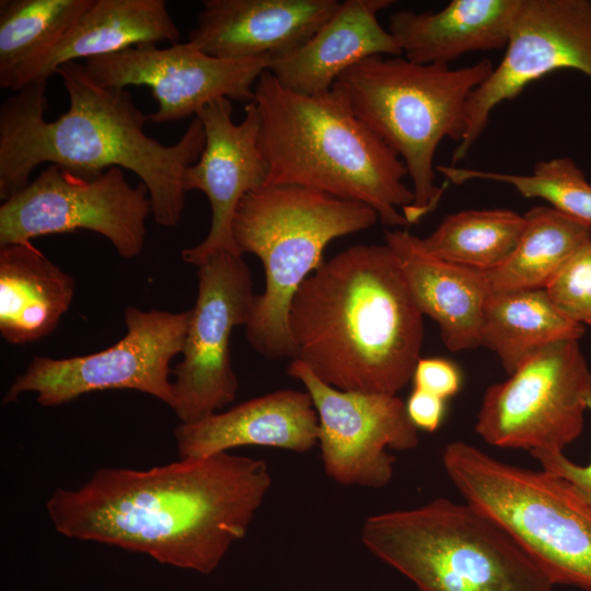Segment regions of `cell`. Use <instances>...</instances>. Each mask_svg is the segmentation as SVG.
<instances>
[{"mask_svg":"<svg viewBox=\"0 0 591 591\" xmlns=\"http://www.w3.org/2000/svg\"><path fill=\"white\" fill-rule=\"evenodd\" d=\"M271 483L264 460L221 452L142 471L103 467L76 489L57 488L46 509L67 537L210 573L245 536Z\"/></svg>","mask_w":591,"mask_h":591,"instance_id":"cell-1","label":"cell"},{"mask_svg":"<svg viewBox=\"0 0 591 591\" xmlns=\"http://www.w3.org/2000/svg\"><path fill=\"white\" fill-rule=\"evenodd\" d=\"M58 74L69 108L54 121L45 119L47 81L16 91L0 107V198L5 200L30 183L43 163L94 177L111 167L136 174L149 192L159 225L176 227L185 205L183 174L205 147L197 116L178 141L163 144L144 132L148 120L127 89L95 81L84 63L60 66Z\"/></svg>","mask_w":591,"mask_h":591,"instance_id":"cell-2","label":"cell"},{"mask_svg":"<svg viewBox=\"0 0 591 591\" xmlns=\"http://www.w3.org/2000/svg\"><path fill=\"white\" fill-rule=\"evenodd\" d=\"M422 316L394 252L386 244H358L304 280L288 327L296 359L323 382L396 395L420 358Z\"/></svg>","mask_w":591,"mask_h":591,"instance_id":"cell-3","label":"cell"},{"mask_svg":"<svg viewBox=\"0 0 591 591\" xmlns=\"http://www.w3.org/2000/svg\"><path fill=\"white\" fill-rule=\"evenodd\" d=\"M266 185H296L366 204L382 224L408 225L398 211L414 194L401 158L354 113L338 89L303 95L268 71L255 84Z\"/></svg>","mask_w":591,"mask_h":591,"instance_id":"cell-4","label":"cell"},{"mask_svg":"<svg viewBox=\"0 0 591 591\" xmlns=\"http://www.w3.org/2000/svg\"><path fill=\"white\" fill-rule=\"evenodd\" d=\"M494 69L489 59L451 69L403 56L375 55L343 72L334 83L356 116L404 162L414 200L402 213L416 224L439 205L448 181L434 184V155L449 138L466 132L467 104Z\"/></svg>","mask_w":591,"mask_h":591,"instance_id":"cell-5","label":"cell"},{"mask_svg":"<svg viewBox=\"0 0 591 591\" xmlns=\"http://www.w3.org/2000/svg\"><path fill=\"white\" fill-rule=\"evenodd\" d=\"M379 216L366 204L296 185H265L241 200L233 220L235 244L256 255L265 290L256 296L245 325L251 347L268 359H296L288 327L292 299L323 263L334 239L374 225Z\"/></svg>","mask_w":591,"mask_h":591,"instance_id":"cell-6","label":"cell"},{"mask_svg":"<svg viewBox=\"0 0 591 591\" xmlns=\"http://www.w3.org/2000/svg\"><path fill=\"white\" fill-rule=\"evenodd\" d=\"M361 542L420 591H553L554 584L497 522L465 502L436 498L369 517Z\"/></svg>","mask_w":591,"mask_h":591,"instance_id":"cell-7","label":"cell"},{"mask_svg":"<svg viewBox=\"0 0 591 591\" xmlns=\"http://www.w3.org/2000/svg\"><path fill=\"white\" fill-rule=\"evenodd\" d=\"M442 465L464 501L503 528L554 586L591 591V503L569 482L464 441L445 445Z\"/></svg>","mask_w":591,"mask_h":591,"instance_id":"cell-8","label":"cell"},{"mask_svg":"<svg viewBox=\"0 0 591 591\" xmlns=\"http://www.w3.org/2000/svg\"><path fill=\"white\" fill-rule=\"evenodd\" d=\"M150 212L147 187L141 182L131 186L120 167L84 177L48 164L0 206V246L83 229L102 234L121 257L132 258L143 250Z\"/></svg>","mask_w":591,"mask_h":591,"instance_id":"cell-9","label":"cell"},{"mask_svg":"<svg viewBox=\"0 0 591 591\" xmlns=\"http://www.w3.org/2000/svg\"><path fill=\"white\" fill-rule=\"evenodd\" d=\"M590 376L578 339L552 344L487 389L475 431L497 448L564 452L583 429Z\"/></svg>","mask_w":591,"mask_h":591,"instance_id":"cell-10","label":"cell"},{"mask_svg":"<svg viewBox=\"0 0 591 591\" xmlns=\"http://www.w3.org/2000/svg\"><path fill=\"white\" fill-rule=\"evenodd\" d=\"M192 311H125L126 335L92 355L65 359L36 356L7 391L10 404L26 392L43 406H58L95 391L129 389L173 402L170 362L182 354Z\"/></svg>","mask_w":591,"mask_h":591,"instance_id":"cell-11","label":"cell"},{"mask_svg":"<svg viewBox=\"0 0 591 591\" xmlns=\"http://www.w3.org/2000/svg\"><path fill=\"white\" fill-rule=\"evenodd\" d=\"M198 293L186 333L183 360L173 370L171 408L181 424L199 421L234 401L237 379L229 340L246 325L256 296L242 255L220 252L197 266Z\"/></svg>","mask_w":591,"mask_h":591,"instance_id":"cell-12","label":"cell"},{"mask_svg":"<svg viewBox=\"0 0 591 591\" xmlns=\"http://www.w3.org/2000/svg\"><path fill=\"white\" fill-rule=\"evenodd\" d=\"M287 372L303 384L313 402L326 475L344 486H386L395 464L386 449L407 451L419 444L418 430L402 398L338 390L298 359H292Z\"/></svg>","mask_w":591,"mask_h":591,"instance_id":"cell-13","label":"cell"},{"mask_svg":"<svg viewBox=\"0 0 591 591\" xmlns=\"http://www.w3.org/2000/svg\"><path fill=\"white\" fill-rule=\"evenodd\" d=\"M559 69L591 78V1L520 0L501 61L470 97L466 132L452 162L466 157L497 105Z\"/></svg>","mask_w":591,"mask_h":591,"instance_id":"cell-14","label":"cell"},{"mask_svg":"<svg viewBox=\"0 0 591 591\" xmlns=\"http://www.w3.org/2000/svg\"><path fill=\"white\" fill-rule=\"evenodd\" d=\"M269 57L224 59L210 56L186 43L130 47L85 60L89 74L99 83L117 89L146 85L158 103L148 116L154 124L185 119L210 102L227 97L248 104L255 84L268 70Z\"/></svg>","mask_w":591,"mask_h":591,"instance_id":"cell-15","label":"cell"},{"mask_svg":"<svg viewBox=\"0 0 591 591\" xmlns=\"http://www.w3.org/2000/svg\"><path fill=\"white\" fill-rule=\"evenodd\" d=\"M232 103L217 99L196 116L205 131L198 160L186 167L183 188L202 192L211 207V225L197 245L182 252L184 262L196 267L220 252L241 254L233 237V220L243 197L266 185L267 164L259 147V113L253 101L245 105L243 120H232Z\"/></svg>","mask_w":591,"mask_h":591,"instance_id":"cell-16","label":"cell"},{"mask_svg":"<svg viewBox=\"0 0 591 591\" xmlns=\"http://www.w3.org/2000/svg\"><path fill=\"white\" fill-rule=\"evenodd\" d=\"M337 0H205L187 42L224 59L285 56L336 11Z\"/></svg>","mask_w":591,"mask_h":591,"instance_id":"cell-17","label":"cell"},{"mask_svg":"<svg viewBox=\"0 0 591 591\" xmlns=\"http://www.w3.org/2000/svg\"><path fill=\"white\" fill-rule=\"evenodd\" d=\"M174 436L179 459L248 445L305 453L317 444L318 418L306 391L283 389L199 421L181 424Z\"/></svg>","mask_w":591,"mask_h":591,"instance_id":"cell-18","label":"cell"},{"mask_svg":"<svg viewBox=\"0 0 591 591\" xmlns=\"http://www.w3.org/2000/svg\"><path fill=\"white\" fill-rule=\"evenodd\" d=\"M393 0H346L299 48L271 60L268 71L286 89L303 95L329 91L354 65L375 56H403L378 13Z\"/></svg>","mask_w":591,"mask_h":591,"instance_id":"cell-19","label":"cell"},{"mask_svg":"<svg viewBox=\"0 0 591 591\" xmlns=\"http://www.w3.org/2000/svg\"><path fill=\"white\" fill-rule=\"evenodd\" d=\"M181 33L164 0H91L63 36L44 55L24 67L9 89L24 86L56 74L78 59L116 54L130 47L179 43Z\"/></svg>","mask_w":591,"mask_h":591,"instance_id":"cell-20","label":"cell"},{"mask_svg":"<svg viewBox=\"0 0 591 591\" xmlns=\"http://www.w3.org/2000/svg\"><path fill=\"white\" fill-rule=\"evenodd\" d=\"M384 237L418 310L438 324L444 346L453 352L480 347L484 309L491 293L484 273L426 253L418 236L406 230H386Z\"/></svg>","mask_w":591,"mask_h":591,"instance_id":"cell-21","label":"cell"},{"mask_svg":"<svg viewBox=\"0 0 591 591\" xmlns=\"http://www.w3.org/2000/svg\"><path fill=\"white\" fill-rule=\"evenodd\" d=\"M520 0H452L439 11L401 10L387 31L403 57L420 65H449L471 51L506 48Z\"/></svg>","mask_w":591,"mask_h":591,"instance_id":"cell-22","label":"cell"},{"mask_svg":"<svg viewBox=\"0 0 591 591\" xmlns=\"http://www.w3.org/2000/svg\"><path fill=\"white\" fill-rule=\"evenodd\" d=\"M74 280L31 242L0 246V332L11 344L50 334L74 296Z\"/></svg>","mask_w":591,"mask_h":591,"instance_id":"cell-23","label":"cell"},{"mask_svg":"<svg viewBox=\"0 0 591 591\" xmlns=\"http://www.w3.org/2000/svg\"><path fill=\"white\" fill-rule=\"evenodd\" d=\"M584 326L566 317L545 289L491 292L480 328V346L494 351L508 375L545 347L580 339Z\"/></svg>","mask_w":591,"mask_h":591,"instance_id":"cell-24","label":"cell"},{"mask_svg":"<svg viewBox=\"0 0 591 591\" xmlns=\"http://www.w3.org/2000/svg\"><path fill=\"white\" fill-rule=\"evenodd\" d=\"M525 225L510 257L484 273L490 292L545 289L567 260L591 241V225L552 206L524 213Z\"/></svg>","mask_w":591,"mask_h":591,"instance_id":"cell-25","label":"cell"},{"mask_svg":"<svg viewBox=\"0 0 591 591\" xmlns=\"http://www.w3.org/2000/svg\"><path fill=\"white\" fill-rule=\"evenodd\" d=\"M524 225V215L510 209L463 210L445 216L418 244L439 259L486 273L510 257Z\"/></svg>","mask_w":591,"mask_h":591,"instance_id":"cell-26","label":"cell"},{"mask_svg":"<svg viewBox=\"0 0 591 591\" xmlns=\"http://www.w3.org/2000/svg\"><path fill=\"white\" fill-rule=\"evenodd\" d=\"M91 0H1L0 86L50 49Z\"/></svg>","mask_w":591,"mask_h":591,"instance_id":"cell-27","label":"cell"},{"mask_svg":"<svg viewBox=\"0 0 591 591\" xmlns=\"http://www.w3.org/2000/svg\"><path fill=\"white\" fill-rule=\"evenodd\" d=\"M436 171L456 185L473 179L508 184L521 196L544 199L555 209L591 225V184L568 157L538 161L532 173L524 175L453 165H436Z\"/></svg>","mask_w":591,"mask_h":591,"instance_id":"cell-28","label":"cell"},{"mask_svg":"<svg viewBox=\"0 0 591 591\" xmlns=\"http://www.w3.org/2000/svg\"><path fill=\"white\" fill-rule=\"evenodd\" d=\"M545 290L566 317L591 325V241L567 260Z\"/></svg>","mask_w":591,"mask_h":591,"instance_id":"cell-29","label":"cell"},{"mask_svg":"<svg viewBox=\"0 0 591 591\" xmlns=\"http://www.w3.org/2000/svg\"><path fill=\"white\" fill-rule=\"evenodd\" d=\"M414 389L443 399L454 396L461 389L462 374L452 361L444 358H419L413 373Z\"/></svg>","mask_w":591,"mask_h":591,"instance_id":"cell-30","label":"cell"},{"mask_svg":"<svg viewBox=\"0 0 591 591\" xmlns=\"http://www.w3.org/2000/svg\"><path fill=\"white\" fill-rule=\"evenodd\" d=\"M586 403L587 409L591 412V376ZM532 456L538 461L543 470L569 482L591 503V461L587 465H578L564 452H536L532 453Z\"/></svg>","mask_w":591,"mask_h":591,"instance_id":"cell-31","label":"cell"},{"mask_svg":"<svg viewBox=\"0 0 591 591\" xmlns=\"http://www.w3.org/2000/svg\"><path fill=\"white\" fill-rule=\"evenodd\" d=\"M405 407L415 428L427 432L438 430L445 415V399L419 389L413 390Z\"/></svg>","mask_w":591,"mask_h":591,"instance_id":"cell-32","label":"cell"}]
</instances>
